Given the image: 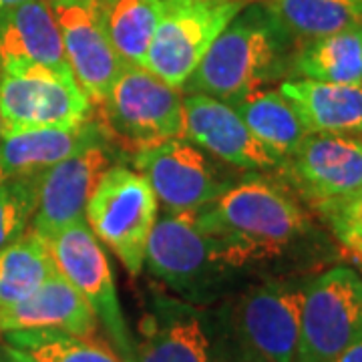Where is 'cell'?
Instances as JSON below:
<instances>
[{
    "instance_id": "obj_6",
    "label": "cell",
    "mask_w": 362,
    "mask_h": 362,
    "mask_svg": "<svg viewBox=\"0 0 362 362\" xmlns=\"http://www.w3.org/2000/svg\"><path fill=\"white\" fill-rule=\"evenodd\" d=\"M157 197L139 171L111 165L90 195L85 220L131 276L145 266V247L157 220Z\"/></svg>"
},
{
    "instance_id": "obj_15",
    "label": "cell",
    "mask_w": 362,
    "mask_h": 362,
    "mask_svg": "<svg viewBox=\"0 0 362 362\" xmlns=\"http://www.w3.org/2000/svg\"><path fill=\"white\" fill-rule=\"evenodd\" d=\"M298 194L320 207L362 187V139L344 133H310L282 165Z\"/></svg>"
},
{
    "instance_id": "obj_20",
    "label": "cell",
    "mask_w": 362,
    "mask_h": 362,
    "mask_svg": "<svg viewBox=\"0 0 362 362\" xmlns=\"http://www.w3.org/2000/svg\"><path fill=\"white\" fill-rule=\"evenodd\" d=\"M278 90L296 109L308 133L362 131V85L288 78Z\"/></svg>"
},
{
    "instance_id": "obj_19",
    "label": "cell",
    "mask_w": 362,
    "mask_h": 362,
    "mask_svg": "<svg viewBox=\"0 0 362 362\" xmlns=\"http://www.w3.org/2000/svg\"><path fill=\"white\" fill-rule=\"evenodd\" d=\"M11 65L71 73L51 0H26L0 14V69Z\"/></svg>"
},
{
    "instance_id": "obj_14",
    "label": "cell",
    "mask_w": 362,
    "mask_h": 362,
    "mask_svg": "<svg viewBox=\"0 0 362 362\" xmlns=\"http://www.w3.org/2000/svg\"><path fill=\"white\" fill-rule=\"evenodd\" d=\"M113 165L105 141L93 143L59 161L37 177V207L30 226L42 238L85 221L90 195Z\"/></svg>"
},
{
    "instance_id": "obj_29",
    "label": "cell",
    "mask_w": 362,
    "mask_h": 362,
    "mask_svg": "<svg viewBox=\"0 0 362 362\" xmlns=\"http://www.w3.org/2000/svg\"><path fill=\"white\" fill-rule=\"evenodd\" d=\"M330 362H362V337L337 354Z\"/></svg>"
},
{
    "instance_id": "obj_7",
    "label": "cell",
    "mask_w": 362,
    "mask_h": 362,
    "mask_svg": "<svg viewBox=\"0 0 362 362\" xmlns=\"http://www.w3.org/2000/svg\"><path fill=\"white\" fill-rule=\"evenodd\" d=\"M93 103L73 73L42 65L0 69L2 133L25 129H69L90 119ZM0 133V135H2Z\"/></svg>"
},
{
    "instance_id": "obj_31",
    "label": "cell",
    "mask_w": 362,
    "mask_h": 362,
    "mask_svg": "<svg viewBox=\"0 0 362 362\" xmlns=\"http://www.w3.org/2000/svg\"><path fill=\"white\" fill-rule=\"evenodd\" d=\"M0 362H21L16 356H14L13 352H8V350L4 349V352L0 354Z\"/></svg>"
},
{
    "instance_id": "obj_30",
    "label": "cell",
    "mask_w": 362,
    "mask_h": 362,
    "mask_svg": "<svg viewBox=\"0 0 362 362\" xmlns=\"http://www.w3.org/2000/svg\"><path fill=\"white\" fill-rule=\"evenodd\" d=\"M23 2H26V0H0V14L8 13L11 8L18 6V4H23Z\"/></svg>"
},
{
    "instance_id": "obj_8",
    "label": "cell",
    "mask_w": 362,
    "mask_h": 362,
    "mask_svg": "<svg viewBox=\"0 0 362 362\" xmlns=\"http://www.w3.org/2000/svg\"><path fill=\"white\" fill-rule=\"evenodd\" d=\"M246 0H163L145 69L181 89Z\"/></svg>"
},
{
    "instance_id": "obj_12",
    "label": "cell",
    "mask_w": 362,
    "mask_h": 362,
    "mask_svg": "<svg viewBox=\"0 0 362 362\" xmlns=\"http://www.w3.org/2000/svg\"><path fill=\"white\" fill-rule=\"evenodd\" d=\"M133 163L135 171L149 181L165 214L195 211L230 187L218 165L183 137L143 147L133 156Z\"/></svg>"
},
{
    "instance_id": "obj_18",
    "label": "cell",
    "mask_w": 362,
    "mask_h": 362,
    "mask_svg": "<svg viewBox=\"0 0 362 362\" xmlns=\"http://www.w3.org/2000/svg\"><path fill=\"white\" fill-rule=\"evenodd\" d=\"M97 316L75 286L57 272L25 300L0 308V332L61 330L77 337L97 334Z\"/></svg>"
},
{
    "instance_id": "obj_32",
    "label": "cell",
    "mask_w": 362,
    "mask_h": 362,
    "mask_svg": "<svg viewBox=\"0 0 362 362\" xmlns=\"http://www.w3.org/2000/svg\"><path fill=\"white\" fill-rule=\"evenodd\" d=\"M349 258L350 262H352V266H356L354 270L358 272V274L362 276V256H349Z\"/></svg>"
},
{
    "instance_id": "obj_23",
    "label": "cell",
    "mask_w": 362,
    "mask_h": 362,
    "mask_svg": "<svg viewBox=\"0 0 362 362\" xmlns=\"http://www.w3.org/2000/svg\"><path fill=\"white\" fill-rule=\"evenodd\" d=\"M230 105L244 119L256 139L270 147L284 161L310 135L296 109L280 90L258 89Z\"/></svg>"
},
{
    "instance_id": "obj_28",
    "label": "cell",
    "mask_w": 362,
    "mask_h": 362,
    "mask_svg": "<svg viewBox=\"0 0 362 362\" xmlns=\"http://www.w3.org/2000/svg\"><path fill=\"white\" fill-rule=\"evenodd\" d=\"M318 211L349 256H362V187Z\"/></svg>"
},
{
    "instance_id": "obj_26",
    "label": "cell",
    "mask_w": 362,
    "mask_h": 362,
    "mask_svg": "<svg viewBox=\"0 0 362 362\" xmlns=\"http://www.w3.org/2000/svg\"><path fill=\"white\" fill-rule=\"evenodd\" d=\"M6 346L21 362H123L97 337H77L61 330L4 332Z\"/></svg>"
},
{
    "instance_id": "obj_16",
    "label": "cell",
    "mask_w": 362,
    "mask_h": 362,
    "mask_svg": "<svg viewBox=\"0 0 362 362\" xmlns=\"http://www.w3.org/2000/svg\"><path fill=\"white\" fill-rule=\"evenodd\" d=\"M183 139L233 168L270 171L284 165L282 157L256 139L232 105L202 93L183 99Z\"/></svg>"
},
{
    "instance_id": "obj_2",
    "label": "cell",
    "mask_w": 362,
    "mask_h": 362,
    "mask_svg": "<svg viewBox=\"0 0 362 362\" xmlns=\"http://www.w3.org/2000/svg\"><path fill=\"white\" fill-rule=\"evenodd\" d=\"M294 51V40L268 8L254 2L221 30L181 89L233 103L290 73Z\"/></svg>"
},
{
    "instance_id": "obj_24",
    "label": "cell",
    "mask_w": 362,
    "mask_h": 362,
    "mask_svg": "<svg viewBox=\"0 0 362 362\" xmlns=\"http://www.w3.org/2000/svg\"><path fill=\"white\" fill-rule=\"evenodd\" d=\"M57 272L49 240L28 228L0 250V308L35 294Z\"/></svg>"
},
{
    "instance_id": "obj_5",
    "label": "cell",
    "mask_w": 362,
    "mask_h": 362,
    "mask_svg": "<svg viewBox=\"0 0 362 362\" xmlns=\"http://www.w3.org/2000/svg\"><path fill=\"white\" fill-rule=\"evenodd\" d=\"M304 284L268 282L238 298L223 320L238 362H296Z\"/></svg>"
},
{
    "instance_id": "obj_10",
    "label": "cell",
    "mask_w": 362,
    "mask_h": 362,
    "mask_svg": "<svg viewBox=\"0 0 362 362\" xmlns=\"http://www.w3.org/2000/svg\"><path fill=\"white\" fill-rule=\"evenodd\" d=\"M362 337V276L337 266L304 284L296 362H330Z\"/></svg>"
},
{
    "instance_id": "obj_33",
    "label": "cell",
    "mask_w": 362,
    "mask_h": 362,
    "mask_svg": "<svg viewBox=\"0 0 362 362\" xmlns=\"http://www.w3.org/2000/svg\"><path fill=\"white\" fill-rule=\"evenodd\" d=\"M0 133H2V127H0Z\"/></svg>"
},
{
    "instance_id": "obj_9",
    "label": "cell",
    "mask_w": 362,
    "mask_h": 362,
    "mask_svg": "<svg viewBox=\"0 0 362 362\" xmlns=\"http://www.w3.org/2000/svg\"><path fill=\"white\" fill-rule=\"evenodd\" d=\"M145 266L159 282L194 304H206L226 268L216 244L195 220L194 211L157 216L145 247Z\"/></svg>"
},
{
    "instance_id": "obj_34",
    "label": "cell",
    "mask_w": 362,
    "mask_h": 362,
    "mask_svg": "<svg viewBox=\"0 0 362 362\" xmlns=\"http://www.w3.org/2000/svg\"><path fill=\"white\" fill-rule=\"evenodd\" d=\"M361 133H362V131H361Z\"/></svg>"
},
{
    "instance_id": "obj_27",
    "label": "cell",
    "mask_w": 362,
    "mask_h": 362,
    "mask_svg": "<svg viewBox=\"0 0 362 362\" xmlns=\"http://www.w3.org/2000/svg\"><path fill=\"white\" fill-rule=\"evenodd\" d=\"M37 207V177L0 185V250L28 230Z\"/></svg>"
},
{
    "instance_id": "obj_4",
    "label": "cell",
    "mask_w": 362,
    "mask_h": 362,
    "mask_svg": "<svg viewBox=\"0 0 362 362\" xmlns=\"http://www.w3.org/2000/svg\"><path fill=\"white\" fill-rule=\"evenodd\" d=\"M105 139L127 151L183 137V97L147 69L125 65L101 105Z\"/></svg>"
},
{
    "instance_id": "obj_25",
    "label": "cell",
    "mask_w": 362,
    "mask_h": 362,
    "mask_svg": "<svg viewBox=\"0 0 362 362\" xmlns=\"http://www.w3.org/2000/svg\"><path fill=\"white\" fill-rule=\"evenodd\" d=\"M109 40L123 63L145 69L163 0H101Z\"/></svg>"
},
{
    "instance_id": "obj_1",
    "label": "cell",
    "mask_w": 362,
    "mask_h": 362,
    "mask_svg": "<svg viewBox=\"0 0 362 362\" xmlns=\"http://www.w3.org/2000/svg\"><path fill=\"white\" fill-rule=\"evenodd\" d=\"M194 214L226 272L276 258L308 232V216L294 195L258 175L230 185Z\"/></svg>"
},
{
    "instance_id": "obj_11",
    "label": "cell",
    "mask_w": 362,
    "mask_h": 362,
    "mask_svg": "<svg viewBox=\"0 0 362 362\" xmlns=\"http://www.w3.org/2000/svg\"><path fill=\"white\" fill-rule=\"evenodd\" d=\"M49 246L57 270L87 300L119 358L123 362H133L135 337L131 334L117 296L107 254L99 246L89 223L81 221L54 233L49 238Z\"/></svg>"
},
{
    "instance_id": "obj_21",
    "label": "cell",
    "mask_w": 362,
    "mask_h": 362,
    "mask_svg": "<svg viewBox=\"0 0 362 362\" xmlns=\"http://www.w3.org/2000/svg\"><path fill=\"white\" fill-rule=\"evenodd\" d=\"M290 73L338 85H362V26L298 45Z\"/></svg>"
},
{
    "instance_id": "obj_22",
    "label": "cell",
    "mask_w": 362,
    "mask_h": 362,
    "mask_svg": "<svg viewBox=\"0 0 362 362\" xmlns=\"http://www.w3.org/2000/svg\"><path fill=\"white\" fill-rule=\"evenodd\" d=\"M284 33L302 45L362 26V0H259Z\"/></svg>"
},
{
    "instance_id": "obj_17",
    "label": "cell",
    "mask_w": 362,
    "mask_h": 362,
    "mask_svg": "<svg viewBox=\"0 0 362 362\" xmlns=\"http://www.w3.org/2000/svg\"><path fill=\"white\" fill-rule=\"evenodd\" d=\"M107 141L101 125L87 121L69 129H25L0 135V185L33 180L78 149Z\"/></svg>"
},
{
    "instance_id": "obj_3",
    "label": "cell",
    "mask_w": 362,
    "mask_h": 362,
    "mask_svg": "<svg viewBox=\"0 0 362 362\" xmlns=\"http://www.w3.org/2000/svg\"><path fill=\"white\" fill-rule=\"evenodd\" d=\"M133 362H238L223 312L156 294L139 324Z\"/></svg>"
},
{
    "instance_id": "obj_13",
    "label": "cell",
    "mask_w": 362,
    "mask_h": 362,
    "mask_svg": "<svg viewBox=\"0 0 362 362\" xmlns=\"http://www.w3.org/2000/svg\"><path fill=\"white\" fill-rule=\"evenodd\" d=\"M69 69L93 105H101L127 63L113 49L101 0H51Z\"/></svg>"
}]
</instances>
